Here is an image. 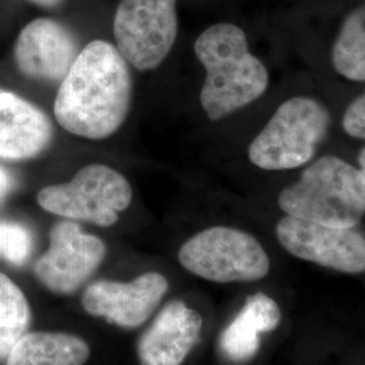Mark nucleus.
<instances>
[{"label": "nucleus", "instance_id": "f257e3e1", "mask_svg": "<svg viewBox=\"0 0 365 365\" xmlns=\"http://www.w3.org/2000/svg\"><path fill=\"white\" fill-rule=\"evenodd\" d=\"M128 61L113 43L95 39L84 46L61 80L53 113L64 130L105 140L126 120L131 103Z\"/></svg>", "mask_w": 365, "mask_h": 365}, {"label": "nucleus", "instance_id": "f03ea898", "mask_svg": "<svg viewBox=\"0 0 365 365\" xmlns=\"http://www.w3.org/2000/svg\"><path fill=\"white\" fill-rule=\"evenodd\" d=\"M196 58L206 69L200 105L210 120H221L261 98L269 73L249 51L244 30L233 24H215L195 41Z\"/></svg>", "mask_w": 365, "mask_h": 365}, {"label": "nucleus", "instance_id": "7ed1b4c3", "mask_svg": "<svg viewBox=\"0 0 365 365\" xmlns=\"http://www.w3.org/2000/svg\"><path fill=\"white\" fill-rule=\"evenodd\" d=\"M277 203L291 217L354 227L365 215L364 175L339 157H321L282 191Z\"/></svg>", "mask_w": 365, "mask_h": 365}, {"label": "nucleus", "instance_id": "20e7f679", "mask_svg": "<svg viewBox=\"0 0 365 365\" xmlns=\"http://www.w3.org/2000/svg\"><path fill=\"white\" fill-rule=\"evenodd\" d=\"M329 128L330 114L321 102L309 96L289 98L249 145V161L262 170L300 168L313 160Z\"/></svg>", "mask_w": 365, "mask_h": 365}, {"label": "nucleus", "instance_id": "39448f33", "mask_svg": "<svg viewBox=\"0 0 365 365\" xmlns=\"http://www.w3.org/2000/svg\"><path fill=\"white\" fill-rule=\"evenodd\" d=\"M131 199L130 182L103 164L86 165L71 182L48 185L37 196L39 206L48 212L102 227L117 223L119 212L130 206Z\"/></svg>", "mask_w": 365, "mask_h": 365}, {"label": "nucleus", "instance_id": "423d86ee", "mask_svg": "<svg viewBox=\"0 0 365 365\" xmlns=\"http://www.w3.org/2000/svg\"><path fill=\"white\" fill-rule=\"evenodd\" d=\"M179 261L188 272L215 283L256 282L271 267L253 235L227 226H214L190 238L179 250Z\"/></svg>", "mask_w": 365, "mask_h": 365}, {"label": "nucleus", "instance_id": "0eeeda50", "mask_svg": "<svg viewBox=\"0 0 365 365\" xmlns=\"http://www.w3.org/2000/svg\"><path fill=\"white\" fill-rule=\"evenodd\" d=\"M114 37L123 58L138 71H150L170 54L178 37L176 0H120Z\"/></svg>", "mask_w": 365, "mask_h": 365}, {"label": "nucleus", "instance_id": "6e6552de", "mask_svg": "<svg viewBox=\"0 0 365 365\" xmlns=\"http://www.w3.org/2000/svg\"><path fill=\"white\" fill-rule=\"evenodd\" d=\"M276 237L292 256L344 274L365 272V235L354 227H336L286 215Z\"/></svg>", "mask_w": 365, "mask_h": 365}, {"label": "nucleus", "instance_id": "1a4fd4ad", "mask_svg": "<svg viewBox=\"0 0 365 365\" xmlns=\"http://www.w3.org/2000/svg\"><path fill=\"white\" fill-rule=\"evenodd\" d=\"M49 241V249L34 265V274L43 287L57 295L76 292L105 260V242L83 232L75 222L56 223Z\"/></svg>", "mask_w": 365, "mask_h": 365}, {"label": "nucleus", "instance_id": "9d476101", "mask_svg": "<svg viewBox=\"0 0 365 365\" xmlns=\"http://www.w3.org/2000/svg\"><path fill=\"white\" fill-rule=\"evenodd\" d=\"M168 280L157 272L141 274L129 283L96 282L84 291L83 307L93 317L117 327H141L168 291Z\"/></svg>", "mask_w": 365, "mask_h": 365}, {"label": "nucleus", "instance_id": "9b49d317", "mask_svg": "<svg viewBox=\"0 0 365 365\" xmlns=\"http://www.w3.org/2000/svg\"><path fill=\"white\" fill-rule=\"evenodd\" d=\"M76 39L63 24L37 18L24 27L16 38L14 57L29 78L61 81L78 57Z\"/></svg>", "mask_w": 365, "mask_h": 365}, {"label": "nucleus", "instance_id": "f8f14e48", "mask_svg": "<svg viewBox=\"0 0 365 365\" xmlns=\"http://www.w3.org/2000/svg\"><path fill=\"white\" fill-rule=\"evenodd\" d=\"M203 319L180 300L167 304L138 341L141 365H182L195 346Z\"/></svg>", "mask_w": 365, "mask_h": 365}, {"label": "nucleus", "instance_id": "ddd939ff", "mask_svg": "<svg viewBox=\"0 0 365 365\" xmlns=\"http://www.w3.org/2000/svg\"><path fill=\"white\" fill-rule=\"evenodd\" d=\"M48 115L22 96L0 88V158L25 161L43 153L52 144Z\"/></svg>", "mask_w": 365, "mask_h": 365}, {"label": "nucleus", "instance_id": "4468645a", "mask_svg": "<svg viewBox=\"0 0 365 365\" xmlns=\"http://www.w3.org/2000/svg\"><path fill=\"white\" fill-rule=\"evenodd\" d=\"M280 319V309L272 298L262 292L249 297L233 322L222 333V352L233 361H247L259 351L261 333L274 330Z\"/></svg>", "mask_w": 365, "mask_h": 365}, {"label": "nucleus", "instance_id": "2eb2a0df", "mask_svg": "<svg viewBox=\"0 0 365 365\" xmlns=\"http://www.w3.org/2000/svg\"><path fill=\"white\" fill-rule=\"evenodd\" d=\"M90 353L87 342L76 336L34 331L14 345L6 365H84Z\"/></svg>", "mask_w": 365, "mask_h": 365}, {"label": "nucleus", "instance_id": "dca6fc26", "mask_svg": "<svg viewBox=\"0 0 365 365\" xmlns=\"http://www.w3.org/2000/svg\"><path fill=\"white\" fill-rule=\"evenodd\" d=\"M331 64L342 78L365 81V3L344 19L331 49Z\"/></svg>", "mask_w": 365, "mask_h": 365}, {"label": "nucleus", "instance_id": "f3484780", "mask_svg": "<svg viewBox=\"0 0 365 365\" xmlns=\"http://www.w3.org/2000/svg\"><path fill=\"white\" fill-rule=\"evenodd\" d=\"M30 318V306L22 289L9 276L0 274V361L26 334Z\"/></svg>", "mask_w": 365, "mask_h": 365}, {"label": "nucleus", "instance_id": "a211bd4d", "mask_svg": "<svg viewBox=\"0 0 365 365\" xmlns=\"http://www.w3.org/2000/svg\"><path fill=\"white\" fill-rule=\"evenodd\" d=\"M33 249V237L26 226L16 222L0 221V259L22 267Z\"/></svg>", "mask_w": 365, "mask_h": 365}, {"label": "nucleus", "instance_id": "6ab92c4d", "mask_svg": "<svg viewBox=\"0 0 365 365\" xmlns=\"http://www.w3.org/2000/svg\"><path fill=\"white\" fill-rule=\"evenodd\" d=\"M342 129L353 138L365 140V91L345 110Z\"/></svg>", "mask_w": 365, "mask_h": 365}, {"label": "nucleus", "instance_id": "aec40b11", "mask_svg": "<svg viewBox=\"0 0 365 365\" xmlns=\"http://www.w3.org/2000/svg\"><path fill=\"white\" fill-rule=\"evenodd\" d=\"M14 180L11 173L0 165V203L10 194L13 188Z\"/></svg>", "mask_w": 365, "mask_h": 365}, {"label": "nucleus", "instance_id": "412c9836", "mask_svg": "<svg viewBox=\"0 0 365 365\" xmlns=\"http://www.w3.org/2000/svg\"><path fill=\"white\" fill-rule=\"evenodd\" d=\"M29 1L41 6V7H45V9H53V7L60 6L64 0H29Z\"/></svg>", "mask_w": 365, "mask_h": 365}, {"label": "nucleus", "instance_id": "4be33fe9", "mask_svg": "<svg viewBox=\"0 0 365 365\" xmlns=\"http://www.w3.org/2000/svg\"><path fill=\"white\" fill-rule=\"evenodd\" d=\"M357 160H359V165H360V168H359V170L363 172V175H364L365 178V148L364 149H361V150H360V153H359Z\"/></svg>", "mask_w": 365, "mask_h": 365}]
</instances>
